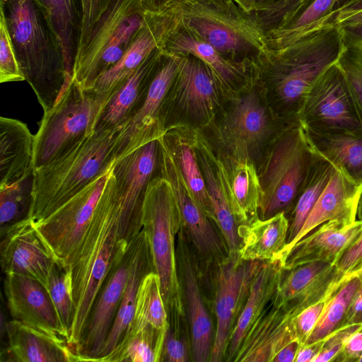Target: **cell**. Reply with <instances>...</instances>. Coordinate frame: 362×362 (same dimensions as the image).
Instances as JSON below:
<instances>
[{
  "label": "cell",
  "mask_w": 362,
  "mask_h": 362,
  "mask_svg": "<svg viewBox=\"0 0 362 362\" xmlns=\"http://www.w3.org/2000/svg\"><path fill=\"white\" fill-rule=\"evenodd\" d=\"M179 238L177 261L189 314L192 358L196 362L209 361L213 346L211 321L203 302L195 269L182 233Z\"/></svg>",
  "instance_id": "obj_31"
},
{
  "label": "cell",
  "mask_w": 362,
  "mask_h": 362,
  "mask_svg": "<svg viewBox=\"0 0 362 362\" xmlns=\"http://www.w3.org/2000/svg\"><path fill=\"white\" fill-rule=\"evenodd\" d=\"M161 50L168 54H192L201 59L221 83L229 100L238 95L240 90L249 88L257 78L259 65L223 56L184 26L180 17Z\"/></svg>",
  "instance_id": "obj_19"
},
{
  "label": "cell",
  "mask_w": 362,
  "mask_h": 362,
  "mask_svg": "<svg viewBox=\"0 0 362 362\" xmlns=\"http://www.w3.org/2000/svg\"><path fill=\"white\" fill-rule=\"evenodd\" d=\"M362 356V328L352 334L334 361H358Z\"/></svg>",
  "instance_id": "obj_52"
},
{
  "label": "cell",
  "mask_w": 362,
  "mask_h": 362,
  "mask_svg": "<svg viewBox=\"0 0 362 362\" xmlns=\"http://www.w3.org/2000/svg\"><path fill=\"white\" fill-rule=\"evenodd\" d=\"M192 137L211 204L214 222L224 238L233 239L238 235V224L230 203L221 153L216 151L199 128L192 126Z\"/></svg>",
  "instance_id": "obj_30"
},
{
  "label": "cell",
  "mask_w": 362,
  "mask_h": 362,
  "mask_svg": "<svg viewBox=\"0 0 362 362\" xmlns=\"http://www.w3.org/2000/svg\"><path fill=\"white\" fill-rule=\"evenodd\" d=\"M315 156L299 121L286 124L258 173L262 188L260 218H268L291 205L303 188Z\"/></svg>",
  "instance_id": "obj_8"
},
{
  "label": "cell",
  "mask_w": 362,
  "mask_h": 362,
  "mask_svg": "<svg viewBox=\"0 0 362 362\" xmlns=\"http://www.w3.org/2000/svg\"><path fill=\"white\" fill-rule=\"evenodd\" d=\"M17 61L4 13L0 17V82L25 81Z\"/></svg>",
  "instance_id": "obj_46"
},
{
  "label": "cell",
  "mask_w": 362,
  "mask_h": 362,
  "mask_svg": "<svg viewBox=\"0 0 362 362\" xmlns=\"http://www.w3.org/2000/svg\"><path fill=\"white\" fill-rule=\"evenodd\" d=\"M253 84L247 91L230 99L229 109L216 127L224 149L243 148L252 156L272 130L268 112L257 90L251 88Z\"/></svg>",
  "instance_id": "obj_20"
},
{
  "label": "cell",
  "mask_w": 362,
  "mask_h": 362,
  "mask_svg": "<svg viewBox=\"0 0 362 362\" xmlns=\"http://www.w3.org/2000/svg\"><path fill=\"white\" fill-rule=\"evenodd\" d=\"M143 8L149 12L162 11L173 4L175 0H139Z\"/></svg>",
  "instance_id": "obj_58"
},
{
  "label": "cell",
  "mask_w": 362,
  "mask_h": 362,
  "mask_svg": "<svg viewBox=\"0 0 362 362\" xmlns=\"http://www.w3.org/2000/svg\"><path fill=\"white\" fill-rule=\"evenodd\" d=\"M134 234L120 238L110 267L95 298L77 354L81 361H96L112 327L128 279Z\"/></svg>",
  "instance_id": "obj_13"
},
{
  "label": "cell",
  "mask_w": 362,
  "mask_h": 362,
  "mask_svg": "<svg viewBox=\"0 0 362 362\" xmlns=\"http://www.w3.org/2000/svg\"><path fill=\"white\" fill-rule=\"evenodd\" d=\"M161 137L175 158L197 202L208 218L214 222L211 204L194 146L192 126L170 123Z\"/></svg>",
  "instance_id": "obj_37"
},
{
  "label": "cell",
  "mask_w": 362,
  "mask_h": 362,
  "mask_svg": "<svg viewBox=\"0 0 362 362\" xmlns=\"http://www.w3.org/2000/svg\"><path fill=\"white\" fill-rule=\"evenodd\" d=\"M362 262V234L345 251L337 264V270L343 276L348 274Z\"/></svg>",
  "instance_id": "obj_51"
},
{
  "label": "cell",
  "mask_w": 362,
  "mask_h": 362,
  "mask_svg": "<svg viewBox=\"0 0 362 362\" xmlns=\"http://www.w3.org/2000/svg\"><path fill=\"white\" fill-rule=\"evenodd\" d=\"M8 346L1 361L76 362L79 356L67 340L59 334L28 326L16 320L6 324Z\"/></svg>",
  "instance_id": "obj_26"
},
{
  "label": "cell",
  "mask_w": 362,
  "mask_h": 362,
  "mask_svg": "<svg viewBox=\"0 0 362 362\" xmlns=\"http://www.w3.org/2000/svg\"><path fill=\"white\" fill-rule=\"evenodd\" d=\"M362 10V0H349L339 10L336 16Z\"/></svg>",
  "instance_id": "obj_59"
},
{
  "label": "cell",
  "mask_w": 362,
  "mask_h": 362,
  "mask_svg": "<svg viewBox=\"0 0 362 362\" xmlns=\"http://www.w3.org/2000/svg\"><path fill=\"white\" fill-rule=\"evenodd\" d=\"M225 167L230 206L240 225L259 216L262 188L259 173L250 153L243 148L220 151Z\"/></svg>",
  "instance_id": "obj_28"
},
{
  "label": "cell",
  "mask_w": 362,
  "mask_h": 362,
  "mask_svg": "<svg viewBox=\"0 0 362 362\" xmlns=\"http://www.w3.org/2000/svg\"><path fill=\"white\" fill-rule=\"evenodd\" d=\"M298 119L303 127L323 132L362 127V114L337 63L313 83L303 100Z\"/></svg>",
  "instance_id": "obj_11"
},
{
  "label": "cell",
  "mask_w": 362,
  "mask_h": 362,
  "mask_svg": "<svg viewBox=\"0 0 362 362\" xmlns=\"http://www.w3.org/2000/svg\"><path fill=\"white\" fill-rule=\"evenodd\" d=\"M347 32L351 48H345V51L352 54L362 55V25L344 28Z\"/></svg>",
  "instance_id": "obj_55"
},
{
  "label": "cell",
  "mask_w": 362,
  "mask_h": 362,
  "mask_svg": "<svg viewBox=\"0 0 362 362\" xmlns=\"http://www.w3.org/2000/svg\"><path fill=\"white\" fill-rule=\"evenodd\" d=\"M119 239V208L112 167L93 219L70 269L75 314L68 343L76 353Z\"/></svg>",
  "instance_id": "obj_2"
},
{
  "label": "cell",
  "mask_w": 362,
  "mask_h": 362,
  "mask_svg": "<svg viewBox=\"0 0 362 362\" xmlns=\"http://www.w3.org/2000/svg\"><path fill=\"white\" fill-rule=\"evenodd\" d=\"M177 69L174 55L163 52L144 104L118 135L115 162L165 134L169 124V95Z\"/></svg>",
  "instance_id": "obj_14"
},
{
  "label": "cell",
  "mask_w": 362,
  "mask_h": 362,
  "mask_svg": "<svg viewBox=\"0 0 362 362\" xmlns=\"http://www.w3.org/2000/svg\"><path fill=\"white\" fill-rule=\"evenodd\" d=\"M334 165L330 161L315 152L306 180L301 189L289 225L286 244L297 236L319 197L329 182Z\"/></svg>",
  "instance_id": "obj_40"
},
{
  "label": "cell",
  "mask_w": 362,
  "mask_h": 362,
  "mask_svg": "<svg viewBox=\"0 0 362 362\" xmlns=\"http://www.w3.org/2000/svg\"><path fill=\"white\" fill-rule=\"evenodd\" d=\"M303 127L310 144L317 153L344 171L352 180L362 184V127L334 132Z\"/></svg>",
  "instance_id": "obj_36"
},
{
  "label": "cell",
  "mask_w": 362,
  "mask_h": 362,
  "mask_svg": "<svg viewBox=\"0 0 362 362\" xmlns=\"http://www.w3.org/2000/svg\"><path fill=\"white\" fill-rule=\"evenodd\" d=\"M300 346L298 340L294 339L277 352L272 362H295Z\"/></svg>",
  "instance_id": "obj_56"
},
{
  "label": "cell",
  "mask_w": 362,
  "mask_h": 362,
  "mask_svg": "<svg viewBox=\"0 0 362 362\" xmlns=\"http://www.w3.org/2000/svg\"><path fill=\"white\" fill-rule=\"evenodd\" d=\"M179 20L174 3L160 11H146V23L134 42L122 58L98 79L92 89L101 102L102 109L153 50L163 48Z\"/></svg>",
  "instance_id": "obj_17"
},
{
  "label": "cell",
  "mask_w": 362,
  "mask_h": 362,
  "mask_svg": "<svg viewBox=\"0 0 362 362\" xmlns=\"http://www.w3.org/2000/svg\"><path fill=\"white\" fill-rule=\"evenodd\" d=\"M33 183L34 173L11 185L0 186L1 229L28 216Z\"/></svg>",
  "instance_id": "obj_43"
},
{
  "label": "cell",
  "mask_w": 362,
  "mask_h": 362,
  "mask_svg": "<svg viewBox=\"0 0 362 362\" xmlns=\"http://www.w3.org/2000/svg\"><path fill=\"white\" fill-rule=\"evenodd\" d=\"M111 169L47 217L33 223L57 264L65 270H70L75 261Z\"/></svg>",
  "instance_id": "obj_10"
},
{
  "label": "cell",
  "mask_w": 362,
  "mask_h": 362,
  "mask_svg": "<svg viewBox=\"0 0 362 362\" xmlns=\"http://www.w3.org/2000/svg\"><path fill=\"white\" fill-rule=\"evenodd\" d=\"M353 325H362V286L352 298L341 326Z\"/></svg>",
  "instance_id": "obj_53"
},
{
  "label": "cell",
  "mask_w": 362,
  "mask_h": 362,
  "mask_svg": "<svg viewBox=\"0 0 362 362\" xmlns=\"http://www.w3.org/2000/svg\"><path fill=\"white\" fill-rule=\"evenodd\" d=\"M285 272L274 296L285 303L295 316L320 300L332 297L350 279L339 273L337 264L325 262H309Z\"/></svg>",
  "instance_id": "obj_21"
},
{
  "label": "cell",
  "mask_w": 362,
  "mask_h": 362,
  "mask_svg": "<svg viewBox=\"0 0 362 362\" xmlns=\"http://www.w3.org/2000/svg\"><path fill=\"white\" fill-rule=\"evenodd\" d=\"M45 14L63 52L66 71L72 77L81 29V0H35Z\"/></svg>",
  "instance_id": "obj_38"
},
{
  "label": "cell",
  "mask_w": 362,
  "mask_h": 362,
  "mask_svg": "<svg viewBox=\"0 0 362 362\" xmlns=\"http://www.w3.org/2000/svg\"><path fill=\"white\" fill-rule=\"evenodd\" d=\"M170 54L177 69L169 95V117L176 107L194 124L214 127L224 99H229L228 94L201 59L192 54Z\"/></svg>",
  "instance_id": "obj_12"
},
{
  "label": "cell",
  "mask_w": 362,
  "mask_h": 362,
  "mask_svg": "<svg viewBox=\"0 0 362 362\" xmlns=\"http://www.w3.org/2000/svg\"><path fill=\"white\" fill-rule=\"evenodd\" d=\"M102 104L92 90L71 79L45 112L34 141V169L53 162L94 133Z\"/></svg>",
  "instance_id": "obj_9"
},
{
  "label": "cell",
  "mask_w": 362,
  "mask_h": 362,
  "mask_svg": "<svg viewBox=\"0 0 362 362\" xmlns=\"http://www.w3.org/2000/svg\"><path fill=\"white\" fill-rule=\"evenodd\" d=\"M358 276L362 280V262L357 265L353 270H351L348 274L346 275L349 279L351 276Z\"/></svg>",
  "instance_id": "obj_60"
},
{
  "label": "cell",
  "mask_w": 362,
  "mask_h": 362,
  "mask_svg": "<svg viewBox=\"0 0 362 362\" xmlns=\"http://www.w3.org/2000/svg\"><path fill=\"white\" fill-rule=\"evenodd\" d=\"M358 362H362V356H361V357L360 358V359H359Z\"/></svg>",
  "instance_id": "obj_62"
},
{
  "label": "cell",
  "mask_w": 362,
  "mask_h": 362,
  "mask_svg": "<svg viewBox=\"0 0 362 362\" xmlns=\"http://www.w3.org/2000/svg\"><path fill=\"white\" fill-rule=\"evenodd\" d=\"M4 290L12 320L66 339L49 293L39 281L24 275L6 274Z\"/></svg>",
  "instance_id": "obj_24"
},
{
  "label": "cell",
  "mask_w": 362,
  "mask_h": 362,
  "mask_svg": "<svg viewBox=\"0 0 362 362\" xmlns=\"http://www.w3.org/2000/svg\"><path fill=\"white\" fill-rule=\"evenodd\" d=\"M305 0H237L245 11L254 13L267 31L303 5Z\"/></svg>",
  "instance_id": "obj_45"
},
{
  "label": "cell",
  "mask_w": 362,
  "mask_h": 362,
  "mask_svg": "<svg viewBox=\"0 0 362 362\" xmlns=\"http://www.w3.org/2000/svg\"><path fill=\"white\" fill-rule=\"evenodd\" d=\"M158 158L159 144L156 140L113 163L120 238L129 240L141 228L144 198L149 182L158 171Z\"/></svg>",
  "instance_id": "obj_16"
},
{
  "label": "cell",
  "mask_w": 362,
  "mask_h": 362,
  "mask_svg": "<svg viewBox=\"0 0 362 362\" xmlns=\"http://www.w3.org/2000/svg\"><path fill=\"white\" fill-rule=\"evenodd\" d=\"M284 269L279 260L263 262L255 275L246 301L232 330L226 361H233L248 329L272 300Z\"/></svg>",
  "instance_id": "obj_34"
},
{
  "label": "cell",
  "mask_w": 362,
  "mask_h": 362,
  "mask_svg": "<svg viewBox=\"0 0 362 362\" xmlns=\"http://www.w3.org/2000/svg\"><path fill=\"white\" fill-rule=\"evenodd\" d=\"M182 24L223 56L260 65L272 49L256 16L233 0H175Z\"/></svg>",
  "instance_id": "obj_5"
},
{
  "label": "cell",
  "mask_w": 362,
  "mask_h": 362,
  "mask_svg": "<svg viewBox=\"0 0 362 362\" xmlns=\"http://www.w3.org/2000/svg\"><path fill=\"white\" fill-rule=\"evenodd\" d=\"M165 333L146 328L124 337L105 362L160 361Z\"/></svg>",
  "instance_id": "obj_41"
},
{
  "label": "cell",
  "mask_w": 362,
  "mask_h": 362,
  "mask_svg": "<svg viewBox=\"0 0 362 362\" xmlns=\"http://www.w3.org/2000/svg\"><path fill=\"white\" fill-rule=\"evenodd\" d=\"M163 57L153 50L133 74L112 95L100 110L94 126L98 131H122L144 104Z\"/></svg>",
  "instance_id": "obj_25"
},
{
  "label": "cell",
  "mask_w": 362,
  "mask_h": 362,
  "mask_svg": "<svg viewBox=\"0 0 362 362\" xmlns=\"http://www.w3.org/2000/svg\"><path fill=\"white\" fill-rule=\"evenodd\" d=\"M288 228L284 211L266 219L258 218L247 225H240V258L246 261H276L286 244Z\"/></svg>",
  "instance_id": "obj_35"
},
{
  "label": "cell",
  "mask_w": 362,
  "mask_h": 362,
  "mask_svg": "<svg viewBox=\"0 0 362 362\" xmlns=\"http://www.w3.org/2000/svg\"><path fill=\"white\" fill-rule=\"evenodd\" d=\"M233 1H236L237 0H233Z\"/></svg>",
  "instance_id": "obj_63"
},
{
  "label": "cell",
  "mask_w": 362,
  "mask_h": 362,
  "mask_svg": "<svg viewBox=\"0 0 362 362\" xmlns=\"http://www.w3.org/2000/svg\"><path fill=\"white\" fill-rule=\"evenodd\" d=\"M325 339L310 344L300 346L295 362H313L320 352Z\"/></svg>",
  "instance_id": "obj_54"
},
{
  "label": "cell",
  "mask_w": 362,
  "mask_h": 362,
  "mask_svg": "<svg viewBox=\"0 0 362 362\" xmlns=\"http://www.w3.org/2000/svg\"><path fill=\"white\" fill-rule=\"evenodd\" d=\"M291 250L281 263L284 270L313 262L337 264L345 251L362 234V220L343 226L327 221L316 228Z\"/></svg>",
  "instance_id": "obj_29"
},
{
  "label": "cell",
  "mask_w": 362,
  "mask_h": 362,
  "mask_svg": "<svg viewBox=\"0 0 362 362\" xmlns=\"http://www.w3.org/2000/svg\"><path fill=\"white\" fill-rule=\"evenodd\" d=\"M168 327L160 280L158 275L151 271L143 277L139 284L134 317L124 338L149 327L166 333Z\"/></svg>",
  "instance_id": "obj_39"
},
{
  "label": "cell",
  "mask_w": 362,
  "mask_h": 362,
  "mask_svg": "<svg viewBox=\"0 0 362 362\" xmlns=\"http://www.w3.org/2000/svg\"><path fill=\"white\" fill-rule=\"evenodd\" d=\"M186 362L188 361L187 347L170 327L165 333L160 361Z\"/></svg>",
  "instance_id": "obj_50"
},
{
  "label": "cell",
  "mask_w": 362,
  "mask_h": 362,
  "mask_svg": "<svg viewBox=\"0 0 362 362\" xmlns=\"http://www.w3.org/2000/svg\"><path fill=\"white\" fill-rule=\"evenodd\" d=\"M59 325L68 341L75 314L71 295V270H65L57 263L52 267L47 288Z\"/></svg>",
  "instance_id": "obj_44"
},
{
  "label": "cell",
  "mask_w": 362,
  "mask_h": 362,
  "mask_svg": "<svg viewBox=\"0 0 362 362\" xmlns=\"http://www.w3.org/2000/svg\"><path fill=\"white\" fill-rule=\"evenodd\" d=\"M120 131H98L53 162L34 170L33 202L28 214L37 223L110 170Z\"/></svg>",
  "instance_id": "obj_4"
},
{
  "label": "cell",
  "mask_w": 362,
  "mask_h": 362,
  "mask_svg": "<svg viewBox=\"0 0 362 362\" xmlns=\"http://www.w3.org/2000/svg\"><path fill=\"white\" fill-rule=\"evenodd\" d=\"M359 220H362V218H361V219H359Z\"/></svg>",
  "instance_id": "obj_64"
},
{
  "label": "cell",
  "mask_w": 362,
  "mask_h": 362,
  "mask_svg": "<svg viewBox=\"0 0 362 362\" xmlns=\"http://www.w3.org/2000/svg\"><path fill=\"white\" fill-rule=\"evenodd\" d=\"M335 32L309 34L294 43L272 50L259 66L257 80L268 90L286 120H298L303 100L315 80L337 64L344 48Z\"/></svg>",
  "instance_id": "obj_3"
},
{
  "label": "cell",
  "mask_w": 362,
  "mask_h": 362,
  "mask_svg": "<svg viewBox=\"0 0 362 362\" xmlns=\"http://www.w3.org/2000/svg\"><path fill=\"white\" fill-rule=\"evenodd\" d=\"M1 237L3 272L30 277L47 289L57 262L31 220L25 217L1 229Z\"/></svg>",
  "instance_id": "obj_18"
},
{
  "label": "cell",
  "mask_w": 362,
  "mask_h": 362,
  "mask_svg": "<svg viewBox=\"0 0 362 362\" xmlns=\"http://www.w3.org/2000/svg\"><path fill=\"white\" fill-rule=\"evenodd\" d=\"M362 328V325H344L325 338V343L313 362L334 361L349 337Z\"/></svg>",
  "instance_id": "obj_47"
},
{
  "label": "cell",
  "mask_w": 362,
  "mask_h": 362,
  "mask_svg": "<svg viewBox=\"0 0 362 362\" xmlns=\"http://www.w3.org/2000/svg\"><path fill=\"white\" fill-rule=\"evenodd\" d=\"M294 317L287 305L274 296L247 332L233 361H272L281 348L297 339L293 325Z\"/></svg>",
  "instance_id": "obj_23"
},
{
  "label": "cell",
  "mask_w": 362,
  "mask_h": 362,
  "mask_svg": "<svg viewBox=\"0 0 362 362\" xmlns=\"http://www.w3.org/2000/svg\"><path fill=\"white\" fill-rule=\"evenodd\" d=\"M330 298L305 308L293 319L295 334L300 346L305 344Z\"/></svg>",
  "instance_id": "obj_48"
},
{
  "label": "cell",
  "mask_w": 362,
  "mask_h": 362,
  "mask_svg": "<svg viewBox=\"0 0 362 362\" xmlns=\"http://www.w3.org/2000/svg\"><path fill=\"white\" fill-rule=\"evenodd\" d=\"M262 262L243 260L238 252L228 254L219 263L215 293L216 328L209 361L221 362L226 356L232 330Z\"/></svg>",
  "instance_id": "obj_15"
},
{
  "label": "cell",
  "mask_w": 362,
  "mask_h": 362,
  "mask_svg": "<svg viewBox=\"0 0 362 362\" xmlns=\"http://www.w3.org/2000/svg\"><path fill=\"white\" fill-rule=\"evenodd\" d=\"M160 175L166 179L180 208L182 228L197 251L205 256H216L221 252V240L210 219L201 208L173 158L164 160Z\"/></svg>",
  "instance_id": "obj_27"
},
{
  "label": "cell",
  "mask_w": 362,
  "mask_h": 362,
  "mask_svg": "<svg viewBox=\"0 0 362 362\" xmlns=\"http://www.w3.org/2000/svg\"><path fill=\"white\" fill-rule=\"evenodd\" d=\"M361 193L362 184L356 182L344 171L334 166L328 184L301 230L291 243L285 245L276 260L281 264L298 241L325 222L334 221L343 226L355 222Z\"/></svg>",
  "instance_id": "obj_22"
},
{
  "label": "cell",
  "mask_w": 362,
  "mask_h": 362,
  "mask_svg": "<svg viewBox=\"0 0 362 362\" xmlns=\"http://www.w3.org/2000/svg\"><path fill=\"white\" fill-rule=\"evenodd\" d=\"M0 6L19 66L47 112L72 79L61 45L35 0H0Z\"/></svg>",
  "instance_id": "obj_1"
},
{
  "label": "cell",
  "mask_w": 362,
  "mask_h": 362,
  "mask_svg": "<svg viewBox=\"0 0 362 362\" xmlns=\"http://www.w3.org/2000/svg\"><path fill=\"white\" fill-rule=\"evenodd\" d=\"M133 237L134 252L125 289L112 327L96 361L105 362L124 338L134 317L139 284L147 273L153 271L148 241L141 226Z\"/></svg>",
  "instance_id": "obj_32"
},
{
  "label": "cell",
  "mask_w": 362,
  "mask_h": 362,
  "mask_svg": "<svg viewBox=\"0 0 362 362\" xmlns=\"http://www.w3.org/2000/svg\"><path fill=\"white\" fill-rule=\"evenodd\" d=\"M112 1L81 0L82 18L78 51L86 44L94 25L107 9Z\"/></svg>",
  "instance_id": "obj_49"
},
{
  "label": "cell",
  "mask_w": 362,
  "mask_h": 362,
  "mask_svg": "<svg viewBox=\"0 0 362 362\" xmlns=\"http://www.w3.org/2000/svg\"><path fill=\"white\" fill-rule=\"evenodd\" d=\"M357 216H358V219L362 218V193H361L360 201H359Z\"/></svg>",
  "instance_id": "obj_61"
},
{
  "label": "cell",
  "mask_w": 362,
  "mask_h": 362,
  "mask_svg": "<svg viewBox=\"0 0 362 362\" xmlns=\"http://www.w3.org/2000/svg\"><path fill=\"white\" fill-rule=\"evenodd\" d=\"M361 286V279L354 276L335 292L327 302L305 344L325 339L342 325L349 305Z\"/></svg>",
  "instance_id": "obj_42"
},
{
  "label": "cell",
  "mask_w": 362,
  "mask_h": 362,
  "mask_svg": "<svg viewBox=\"0 0 362 362\" xmlns=\"http://www.w3.org/2000/svg\"><path fill=\"white\" fill-rule=\"evenodd\" d=\"M139 0H113L76 56L72 79L92 90L98 79L125 54L146 23Z\"/></svg>",
  "instance_id": "obj_7"
},
{
  "label": "cell",
  "mask_w": 362,
  "mask_h": 362,
  "mask_svg": "<svg viewBox=\"0 0 362 362\" xmlns=\"http://www.w3.org/2000/svg\"><path fill=\"white\" fill-rule=\"evenodd\" d=\"M335 21L342 28L362 25V10L344 16H336Z\"/></svg>",
  "instance_id": "obj_57"
},
{
  "label": "cell",
  "mask_w": 362,
  "mask_h": 362,
  "mask_svg": "<svg viewBox=\"0 0 362 362\" xmlns=\"http://www.w3.org/2000/svg\"><path fill=\"white\" fill-rule=\"evenodd\" d=\"M140 223L148 241L153 272L160 280L166 309L176 317L182 316L184 304L175 249V237L182 228V221L169 182L159 175L147 186Z\"/></svg>",
  "instance_id": "obj_6"
},
{
  "label": "cell",
  "mask_w": 362,
  "mask_h": 362,
  "mask_svg": "<svg viewBox=\"0 0 362 362\" xmlns=\"http://www.w3.org/2000/svg\"><path fill=\"white\" fill-rule=\"evenodd\" d=\"M34 141L25 123L0 117V186L11 185L34 173Z\"/></svg>",
  "instance_id": "obj_33"
}]
</instances>
